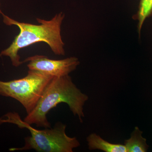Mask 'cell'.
I'll return each instance as SVG.
<instances>
[{
  "mask_svg": "<svg viewBox=\"0 0 152 152\" xmlns=\"http://www.w3.org/2000/svg\"><path fill=\"white\" fill-rule=\"evenodd\" d=\"M152 15V0H140L139 10L136 15V19L138 20V31L139 34L145 20Z\"/></svg>",
  "mask_w": 152,
  "mask_h": 152,
  "instance_id": "ba28073f",
  "label": "cell"
},
{
  "mask_svg": "<svg viewBox=\"0 0 152 152\" xmlns=\"http://www.w3.org/2000/svg\"><path fill=\"white\" fill-rule=\"evenodd\" d=\"M53 77L29 70L26 77L8 82L0 80V95L13 98L29 113L39 102Z\"/></svg>",
  "mask_w": 152,
  "mask_h": 152,
  "instance_id": "277c9868",
  "label": "cell"
},
{
  "mask_svg": "<svg viewBox=\"0 0 152 152\" xmlns=\"http://www.w3.org/2000/svg\"><path fill=\"white\" fill-rule=\"evenodd\" d=\"M1 15L5 24L17 26L20 29V33L10 47L0 53V56L10 57L14 66L18 67L23 64V61H20L19 51L36 43L42 42L48 44L53 53L57 56L65 55V44L61 35V26L65 18V14L63 12L56 14L50 20L37 18L36 20L39 25L19 22L2 12Z\"/></svg>",
  "mask_w": 152,
  "mask_h": 152,
  "instance_id": "6da1fadb",
  "label": "cell"
},
{
  "mask_svg": "<svg viewBox=\"0 0 152 152\" xmlns=\"http://www.w3.org/2000/svg\"><path fill=\"white\" fill-rule=\"evenodd\" d=\"M8 123L14 124L21 129H27L31 135L25 138L24 146L14 148L10 151L34 150L39 152H72L74 149L80 146L75 137H69L66 133V126L58 123L55 127L36 129L21 118L16 113H10L0 118V124Z\"/></svg>",
  "mask_w": 152,
  "mask_h": 152,
  "instance_id": "3957f363",
  "label": "cell"
},
{
  "mask_svg": "<svg viewBox=\"0 0 152 152\" xmlns=\"http://www.w3.org/2000/svg\"><path fill=\"white\" fill-rule=\"evenodd\" d=\"M142 133L138 127H135L131 134L130 138L124 141L127 152L147 151L149 146L147 145L146 139L142 136Z\"/></svg>",
  "mask_w": 152,
  "mask_h": 152,
  "instance_id": "52a82bcc",
  "label": "cell"
},
{
  "mask_svg": "<svg viewBox=\"0 0 152 152\" xmlns=\"http://www.w3.org/2000/svg\"><path fill=\"white\" fill-rule=\"evenodd\" d=\"M23 61L28 63L29 70L38 71L53 77L68 75L80 64L78 59L75 57L56 60L41 55L28 57Z\"/></svg>",
  "mask_w": 152,
  "mask_h": 152,
  "instance_id": "5b68a950",
  "label": "cell"
},
{
  "mask_svg": "<svg viewBox=\"0 0 152 152\" xmlns=\"http://www.w3.org/2000/svg\"><path fill=\"white\" fill-rule=\"evenodd\" d=\"M0 7H1V3H0ZM2 11H1V9H0V14H1V12Z\"/></svg>",
  "mask_w": 152,
  "mask_h": 152,
  "instance_id": "9c48e42d",
  "label": "cell"
},
{
  "mask_svg": "<svg viewBox=\"0 0 152 152\" xmlns=\"http://www.w3.org/2000/svg\"><path fill=\"white\" fill-rule=\"evenodd\" d=\"M87 141L91 151L99 150L105 152H127L124 145L109 142L95 133L88 136Z\"/></svg>",
  "mask_w": 152,
  "mask_h": 152,
  "instance_id": "8992f818",
  "label": "cell"
},
{
  "mask_svg": "<svg viewBox=\"0 0 152 152\" xmlns=\"http://www.w3.org/2000/svg\"><path fill=\"white\" fill-rule=\"evenodd\" d=\"M88 96L74 83L68 75L54 77L45 89L39 102L32 111L27 114L24 121L37 127L50 128L47 114L58 104H67L74 115L77 116L80 122L85 117L83 106Z\"/></svg>",
  "mask_w": 152,
  "mask_h": 152,
  "instance_id": "7a4b0ae2",
  "label": "cell"
}]
</instances>
